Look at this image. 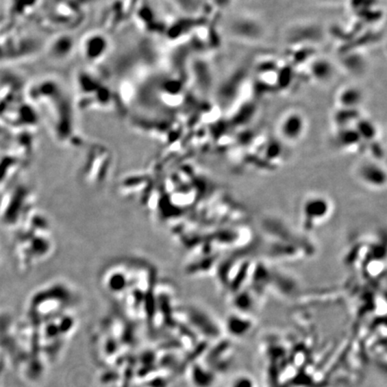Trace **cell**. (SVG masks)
Listing matches in <instances>:
<instances>
[{
    "label": "cell",
    "mask_w": 387,
    "mask_h": 387,
    "mask_svg": "<svg viewBox=\"0 0 387 387\" xmlns=\"http://www.w3.org/2000/svg\"><path fill=\"white\" fill-rule=\"evenodd\" d=\"M305 118L299 112L292 110L282 116L279 121V132L288 142H296L301 138L305 129Z\"/></svg>",
    "instance_id": "cell-1"
},
{
    "label": "cell",
    "mask_w": 387,
    "mask_h": 387,
    "mask_svg": "<svg viewBox=\"0 0 387 387\" xmlns=\"http://www.w3.org/2000/svg\"><path fill=\"white\" fill-rule=\"evenodd\" d=\"M358 175L366 184L379 187L385 184V173L373 162H363L358 170Z\"/></svg>",
    "instance_id": "cell-2"
},
{
    "label": "cell",
    "mask_w": 387,
    "mask_h": 387,
    "mask_svg": "<svg viewBox=\"0 0 387 387\" xmlns=\"http://www.w3.org/2000/svg\"><path fill=\"white\" fill-rule=\"evenodd\" d=\"M190 379L195 387H212L215 383V375L208 366L196 364L192 368Z\"/></svg>",
    "instance_id": "cell-3"
},
{
    "label": "cell",
    "mask_w": 387,
    "mask_h": 387,
    "mask_svg": "<svg viewBox=\"0 0 387 387\" xmlns=\"http://www.w3.org/2000/svg\"><path fill=\"white\" fill-rule=\"evenodd\" d=\"M362 92L356 87L351 86L343 88L338 96L339 103L342 109L355 110L362 103Z\"/></svg>",
    "instance_id": "cell-4"
},
{
    "label": "cell",
    "mask_w": 387,
    "mask_h": 387,
    "mask_svg": "<svg viewBox=\"0 0 387 387\" xmlns=\"http://www.w3.org/2000/svg\"><path fill=\"white\" fill-rule=\"evenodd\" d=\"M311 71H312L311 73H312L313 77L319 82L331 80L330 78L334 74L333 66L324 60H316L313 64Z\"/></svg>",
    "instance_id": "cell-5"
},
{
    "label": "cell",
    "mask_w": 387,
    "mask_h": 387,
    "mask_svg": "<svg viewBox=\"0 0 387 387\" xmlns=\"http://www.w3.org/2000/svg\"><path fill=\"white\" fill-rule=\"evenodd\" d=\"M227 328H228L229 333L234 334V336H245L247 331L251 328V324L247 323V320L241 319L240 316H234L229 317L228 322H227Z\"/></svg>",
    "instance_id": "cell-6"
},
{
    "label": "cell",
    "mask_w": 387,
    "mask_h": 387,
    "mask_svg": "<svg viewBox=\"0 0 387 387\" xmlns=\"http://www.w3.org/2000/svg\"><path fill=\"white\" fill-rule=\"evenodd\" d=\"M229 387H255V383L249 375H240L232 379Z\"/></svg>",
    "instance_id": "cell-7"
}]
</instances>
